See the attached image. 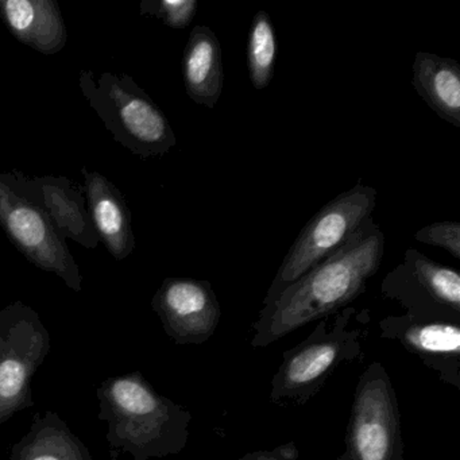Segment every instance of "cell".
Wrapping results in <instances>:
<instances>
[{"label":"cell","mask_w":460,"mask_h":460,"mask_svg":"<svg viewBox=\"0 0 460 460\" xmlns=\"http://www.w3.org/2000/svg\"><path fill=\"white\" fill-rule=\"evenodd\" d=\"M277 60V39L269 13L258 12L250 26L247 41V68L255 90L269 87L274 76Z\"/></svg>","instance_id":"18"},{"label":"cell","mask_w":460,"mask_h":460,"mask_svg":"<svg viewBox=\"0 0 460 460\" xmlns=\"http://www.w3.org/2000/svg\"><path fill=\"white\" fill-rule=\"evenodd\" d=\"M0 18L18 41L42 55H56L66 45V26L55 0H0Z\"/></svg>","instance_id":"14"},{"label":"cell","mask_w":460,"mask_h":460,"mask_svg":"<svg viewBox=\"0 0 460 460\" xmlns=\"http://www.w3.org/2000/svg\"><path fill=\"white\" fill-rule=\"evenodd\" d=\"M0 226L29 262L55 273L75 292H82L83 277L66 236L44 209L10 184L6 173H0Z\"/></svg>","instance_id":"8"},{"label":"cell","mask_w":460,"mask_h":460,"mask_svg":"<svg viewBox=\"0 0 460 460\" xmlns=\"http://www.w3.org/2000/svg\"><path fill=\"white\" fill-rule=\"evenodd\" d=\"M414 90L441 119L460 128V66L452 58L417 52L413 66Z\"/></svg>","instance_id":"16"},{"label":"cell","mask_w":460,"mask_h":460,"mask_svg":"<svg viewBox=\"0 0 460 460\" xmlns=\"http://www.w3.org/2000/svg\"><path fill=\"white\" fill-rule=\"evenodd\" d=\"M297 456L298 449L296 444L288 443L270 451L261 449V451L250 452L241 460H296Z\"/></svg>","instance_id":"21"},{"label":"cell","mask_w":460,"mask_h":460,"mask_svg":"<svg viewBox=\"0 0 460 460\" xmlns=\"http://www.w3.org/2000/svg\"><path fill=\"white\" fill-rule=\"evenodd\" d=\"M152 306L166 335L176 344L206 343L222 317L219 301L206 279H166Z\"/></svg>","instance_id":"10"},{"label":"cell","mask_w":460,"mask_h":460,"mask_svg":"<svg viewBox=\"0 0 460 460\" xmlns=\"http://www.w3.org/2000/svg\"><path fill=\"white\" fill-rule=\"evenodd\" d=\"M7 174L10 184L47 212L66 238L96 249L99 236L93 228L82 187L66 177H29L18 171Z\"/></svg>","instance_id":"12"},{"label":"cell","mask_w":460,"mask_h":460,"mask_svg":"<svg viewBox=\"0 0 460 460\" xmlns=\"http://www.w3.org/2000/svg\"><path fill=\"white\" fill-rule=\"evenodd\" d=\"M414 239L429 246L440 247L455 260H460V223L438 222L425 226L414 234Z\"/></svg>","instance_id":"20"},{"label":"cell","mask_w":460,"mask_h":460,"mask_svg":"<svg viewBox=\"0 0 460 460\" xmlns=\"http://www.w3.org/2000/svg\"><path fill=\"white\" fill-rule=\"evenodd\" d=\"M336 460H354V459H352V457L349 456V455L347 454V452H344V454L341 455V456H339L338 459H336Z\"/></svg>","instance_id":"22"},{"label":"cell","mask_w":460,"mask_h":460,"mask_svg":"<svg viewBox=\"0 0 460 460\" xmlns=\"http://www.w3.org/2000/svg\"><path fill=\"white\" fill-rule=\"evenodd\" d=\"M99 420L106 422L112 459H164L185 448L192 414L153 389L139 371L111 376L96 390Z\"/></svg>","instance_id":"2"},{"label":"cell","mask_w":460,"mask_h":460,"mask_svg":"<svg viewBox=\"0 0 460 460\" xmlns=\"http://www.w3.org/2000/svg\"><path fill=\"white\" fill-rule=\"evenodd\" d=\"M354 314L355 309L346 306L336 312L332 324L324 317L303 343L285 352L271 381L270 401L274 405H305L341 366L362 357V332L351 327Z\"/></svg>","instance_id":"4"},{"label":"cell","mask_w":460,"mask_h":460,"mask_svg":"<svg viewBox=\"0 0 460 460\" xmlns=\"http://www.w3.org/2000/svg\"><path fill=\"white\" fill-rule=\"evenodd\" d=\"M384 254V233L370 217L338 252L261 309L252 325V347L270 346L288 333L346 308L365 293Z\"/></svg>","instance_id":"1"},{"label":"cell","mask_w":460,"mask_h":460,"mask_svg":"<svg viewBox=\"0 0 460 460\" xmlns=\"http://www.w3.org/2000/svg\"><path fill=\"white\" fill-rule=\"evenodd\" d=\"M346 443L354 460H403L397 394L379 362L371 363L358 382Z\"/></svg>","instance_id":"7"},{"label":"cell","mask_w":460,"mask_h":460,"mask_svg":"<svg viewBox=\"0 0 460 460\" xmlns=\"http://www.w3.org/2000/svg\"><path fill=\"white\" fill-rule=\"evenodd\" d=\"M185 93L199 106L214 109L223 93L222 47L208 26L193 28L182 56Z\"/></svg>","instance_id":"15"},{"label":"cell","mask_w":460,"mask_h":460,"mask_svg":"<svg viewBox=\"0 0 460 460\" xmlns=\"http://www.w3.org/2000/svg\"><path fill=\"white\" fill-rule=\"evenodd\" d=\"M50 351L40 314L22 301L0 311V427L34 405L31 382Z\"/></svg>","instance_id":"6"},{"label":"cell","mask_w":460,"mask_h":460,"mask_svg":"<svg viewBox=\"0 0 460 460\" xmlns=\"http://www.w3.org/2000/svg\"><path fill=\"white\" fill-rule=\"evenodd\" d=\"M80 90L118 144L139 157L171 152L177 139L163 110L128 75H80Z\"/></svg>","instance_id":"3"},{"label":"cell","mask_w":460,"mask_h":460,"mask_svg":"<svg viewBox=\"0 0 460 460\" xmlns=\"http://www.w3.org/2000/svg\"><path fill=\"white\" fill-rule=\"evenodd\" d=\"M376 204V190L362 182L325 204L306 223L285 255L263 298V306L273 303L293 282L344 246L373 215Z\"/></svg>","instance_id":"5"},{"label":"cell","mask_w":460,"mask_h":460,"mask_svg":"<svg viewBox=\"0 0 460 460\" xmlns=\"http://www.w3.org/2000/svg\"><path fill=\"white\" fill-rule=\"evenodd\" d=\"M460 323L389 316L379 322L381 336L397 341L438 373L444 384L460 389Z\"/></svg>","instance_id":"11"},{"label":"cell","mask_w":460,"mask_h":460,"mask_svg":"<svg viewBox=\"0 0 460 460\" xmlns=\"http://www.w3.org/2000/svg\"><path fill=\"white\" fill-rule=\"evenodd\" d=\"M88 212L99 241L106 244L110 254L123 261L136 249L131 215L125 198L112 182L98 172L83 169Z\"/></svg>","instance_id":"13"},{"label":"cell","mask_w":460,"mask_h":460,"mask_svg":"<svg viewBox=\"0 0 460 460\" xmlns=\"http://www.w3.org/2000/svg\"><path fill=\"white\" fill-rule=\"evenodd\" d=\"M382 295L409 316L460 323V276L455 269L408 250L403 262L382 282Z\"/></svg>","instance_id":"9"},{"label":"cell","mask_w":460,"mask_h":460,"mask_svg":"<svg viewBox=\"0 0 460 460\" xmlns=\"http://www.w3.org/2000/svg\"><path fill=\"white\" fill-rule=\"evenodd\" d=\"M198 7L196 0H145L141 14L152 15L172 29H185L195 18Z\"/></svg>","instance_id":"19"},{"label":"cell","mask_w":460,"mask_h":460,"mask_svg":"<svg viewBox=\"0 0 460 460\" xmlns=\"http://www.w3.org/2000/svg\"><path fill=\"white\" fill-rule=\"evenodd\" d=\"M9 460H93L88 447L56 411L37 413L31 429L12 447Z\"/></svg>","instance_id":"17"}]
</instances>
